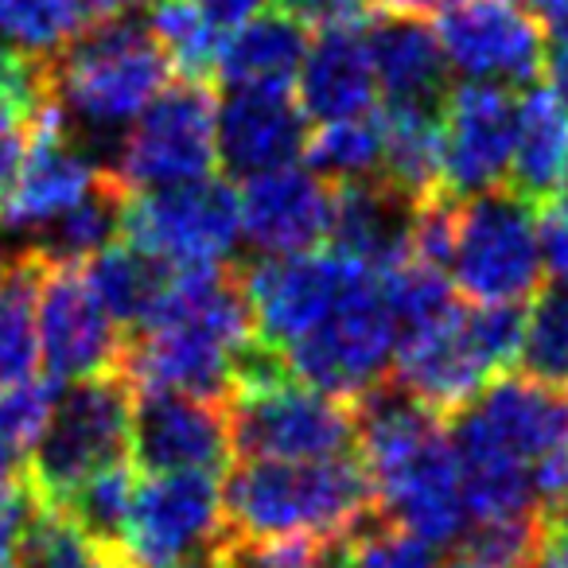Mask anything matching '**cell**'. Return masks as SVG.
I'll return each mask as SVG.
<instances>
[{
	"instance_id": "obj_1",
	"label": "cell",
	"mask_w": 568,
	"mask_h": 568,
	"mask_svg": "<svg viewBox=\"0 0 568 568\" xmlns=\"http://www.w3.org/2000/svg\"><path fill=\"white\" fill-rule=\"evenodd\" d=\"M253 339V308L242 265L172 268L164 293L141 332L125 335L121 366L133 389H175L222 402L230 371Z\"/></svg>"
},
{
	"instance_id": "obj_2",
	"label": "cell",
	"mask_w": 568,
	"mask_h": 568,
	"mask_svg": "<svg viewBox=\"0 0 568 568\" xmlns=\"http://www.w3.org/2000/svg\"><path fill=\"white\" fill-rule=\"evenodd\" d=\"M355 444L382 521L433 549L464 537L467 506L444 417L386 378L355 402Z\"/></svg>"
},
{
	"instance_id": "obj_3",
	"label": "cell",
	"mask_w": 568,
	"mask_h": 568,
	"mask_svg": "<svg viewBox=\"0 0 568 568\" xmlns=\"http://www.w3.org/2000/svg\"><path fill=\"white\" fill-rule=\"evenodd\" d=\"M226 526L253 537L339 541L378 518L374 487L358 456L245 459L222 487Z\"/></svg>"
},
{
	"instance_id": "obj_4",
	"label": "cell",
	"mask_w": 568,
	"mask_h": 568,
	"mask_svg": "<svg viewBox=\"0 0 568 568\" xmlns=\"http://www.w3.org/2000/svg\"><path fill=\"white\" fill-rule=\"evenodd\" d=\"M172 63L152 40L149 24L133 17L94 20L51 63V102L67 121L98 129L133 125L144 105L168 87Z\"/></svg>"
},
{
	"instance_id": "obj_5",
	"label": "cell",
	"mask_w": 568,
	"mask_h": 568,
	"mask_svg": "<svg viewBox=\"0 0 568 568\" xmlns=\"http://www.w3.org/2000/svg\"><path fill=\"white\" fill-rule=\"evenodd\" d=\"M133 386L125 374H98L59 389L48 425L24 459V479L40 506H63L90 475L121 464L129 452Z\"/></svg>"
},
{
	"instance_id": "obj_6",
	"label": "cell",
	"mask_w": 568,
	"mask_h": 568,
	"mask_svg": "<svg viewBox=\"0 0 568 568\" xmlns=\"http://www.w3.org/2000/svg\"><path fill=\"white\" fill-rule=\"evenodd\" d=\"M397 351V324L386 304L382 273L363 268L343 301L296 343L281 351L293 378L335 394L343 402H358L366 389L389 378Z\"/></svg>"
},
{
	"instance_id": "obj_7",
	"label": "cell",
	"mask_w": 568,
	"mask_h": 568,
	"mask_svg": "<svg viewBox=\"0 0 568 568\" xmlns=\"http://www.w3.org/2000/svg\"><path fill=\"white\" fill-rule=\"evenodd\" d=\"M452 281L475 304H526L541 288L534 203L510 187H490L464 199L456 214Z\"/></svg>"
},
{
	"instance_id": "obj_8",
	"label": "cell",
	"mask_w": 568,
	"mask_h": 568,
	"mask_svg": "<svg viewBox=\"0 0 568 568\" xmlns=\"http://www.w3.org/2000/svg\"><path fill=\"white\" fill-rule=\"evenodd\" d=\"M219 168V98L211 82L175 79L144 105L110 168L129 195L206 180Z\"/></svg>"
},
{
	"instance_id": "obj_9",
	"label": "cell",
	"mask_w": 568,
	"mask_h": 568,
	"mask_svg": "<svg viewBox=\"0 0 568 568\" xmlns=\"http://www.w3.org/2000/svg\"><path fill=\"white\" fill-rule=\"evenodd\" d=\"M230 448L242 459H327L355 444V402L284 378L222 397Z\"/></svg>"
},
{
	"instance_id": "obj_10",
	"label": "cell",
	"mask_w": 568,
	"mask_h": 568,
	"mask_svg": "<svg viewBox=\"0 0 568 568\" xmlns=\"http://www.w3.org/2000/svg\"><path fill=\"white\" fill-rule=\"evenodd\" d=\"M222 534L226 514L214 475H152L149 483H136L121 552L133 568H203Z\"/></svg>"
},
{
	"instance_id": "obj_11",
	"label": "cell",
	"mask_w": 568,
	"mask_h": 568,
	"mask_svg": "<svg viewBox=\"0 0 568 568\" xmlns=\"http://www.w3.org/2000/svg\"><path fill=\"white\" fill-rule=\"evenodd\" d=\"M237 234H242L237 191L214 175L129 195L125 230H121L125 242L172 268L214 265L230 257Z\"/></svg>"
},
{
	"instance_id": "obj_12",
	"label": "cell",
	"mask_w": 568,
	"mask_h": 568,
	"mask_svg": "<svg viewBox=\"0 0 568 568\" xmlns=\"http://www.w3.org/2000/svg\"><path fill=\"white\" fill-rule=\"evenodd\" d=\"M36 332H40L43 374L55 382L98 378V374H113L121 366L125 335L110 320V312L98 304L82 265L40 261Z\"/></svg>"
},
{
	"instance_id": "obj_13",
	"label": "cell",
	"mask_w": 568,
	"mask_h": 568,
	"mask_svg": "<svg viewBox=\"0 0 568 568\" xmlns=\"http://www.w3.org/2000/svg\"><path fill=\"white\" fill-rule=\"evenodd\" d=\"M444 59L467 82L534 87L545 71V32L526 0H456L440 12Z\"/></svg>"
},
{
	"instance_id": "obj_14",
	"label": "cell",
	"mask_w": 568,
	"mask_h": 568,
	"mask_svg": "<svg viewBox=\"0 0 568 568\" xmlns=\"http://www.w3.org/2000/svg\"><path fill=\"white\" fill-rule=\"evenodd\" d=\"M363 268L366 265L343 253H293V257H265L242 268L245 296L253 308V335L284 351L343 301Z\"/></svg>"
},
{
	"instance_id": "obj_15",
	"label": "cell",
	"mask_w": 568,
	"mask_h": 568,
	"mask_svg": "<svg viewBox=\"0 0 568 568\" xmlns=\"http://www.w3.org/2000/svg\"><path fill=\"white\" fill-rule=\"evenodd\" d=\"M518 98L495 82L452 87L440 105V191L471 199L503 187L514 152Z\"/></svg>"
},
{
	"instance_id": "obj_16",
	"label": "cell",
	"mask_w": 568,
	"mask_h": 568,
	"mask_svg": "<svg viewBox=\"0 0 568 568\" xmlns=\"http://www.w3.org/2000/svg\"><path fill=\"white\" fill-rule=\"evenodd\" d=\"M129 452L149 475L226 471L234 459L226 409L211 397L175 394V389H133Z\"/></svg>"
},
{
	"instance_id": "obj_17",
	"label": "cell",
	"mask_w": 568,
	"mask_h": 568,
	"mask_svg": "<svg viewBox=\"0 0 568 568\" xmlns=\"http://www.w3.org/2000/svg\"><path fill=\"white\" fill-rule=\"evenodd\" d=\"M98 175H102V168L82 149L79 133L63 118V110L51 102L36 121L17 180L0 199V230L4 234H36L55 214L79 203L94 187Z\"/></svg>"
},
{
	"instance_id": "obj_18",
	"label": "cell",
	"mask_w": 568,
	"mask_h": 568,
	"mask_svg": "<svg viewBox=\"0 0 568 568\" xmlns=\"http://www.w3.org/2000/svg\"><path fill=\"white\" fill-rule=\"evenodd\" d=\"M389 378L436 417H456L495 382V374L475 351L467 335V308L459 304L452 316L397 335Z\"/></svg>"
},
{
	"instance_id": "obj_19",
	"label": "cell",
	"mask_w": 568,
	"mask_h": 568,
	"mask_svg": "<svg viewBox=\"0 0 568 568\" xmlns=\"http://www.w3.org/2000/svg\"><path fill=\"white\" fill-rule=\"evenodd\" d=\"M237 219L250 245L268 257L312 253L327 237L332 222V187L316 172L284 164L250 175L237 191Z\"/></svg>"
},
{
	"instance_id": "obj_20",
	"label": "cell",
	"mask_w": 568,
	"mask_h": 568,
	"mask_svg": "<svg viewBox=\"0 0 568 568\" xmlns=\"http://www.w3.org/2000/svg\"><path fill=\"white\" fill-rule=\"evenodd\" d=\"M308 144V113L288 87H242L219 105V164L230 175H261L293 164Z\"/></svg>"
},
{
	"instance_id": "obj_21",
	"label": "cell",
	"mask_w": 568,
	"mask_h": 568,
	"mask_svg": "<svg viewBox=\"0 0 568 568\" xmlns=\"http://www.w3.org/2000/svg\"><path fill=\"white\" fill-rule=\"evenodd\" d=\"M417 199L397 191L389 180H355L332 187V222L327 237L335 253L358 261V265L386 273V268L409 261V234Z\"/></svg>"
},
{
	"instance_id": "obj_22",
	"label": "cell",
	"mask_w": 568,
	"mask_h": 568,
	"mask_svg": "<svg viewBox=\"0 0 568 568\" xmlns=\"http://www.w3.org/2000/svg\"><path fill=\"white\" fill-rule=\"evenodd\" d=\"M483 433L503 444L510 456L534 467L537 459L568 448V389L545 386L537 378H495L471 405H467Z\"/></svg>"
},
{
	"instance_id": "obj_23",
	"label": "cell",
	"mask_w": 568,
	"mask_h": 568,
	"mask_svg": "<svg viewBox=\"0 0 568 568\" xmlns=\"http://www.w3.org/2000/svg\"><path fill=\"white\" fill-rule=\"evenodd\" d=\"M301 110L316 121L363 118L378 102V74H374L366 28H332L308 43L301 63Z\"/></svg>"
},
{
	"instance_id": "obj_24",
	"label": "cell",
	"mask_w": 568,
	"mask_h": 568,
	"mask_svg": "<svg viewBox=\"0 0 568 568\" xmlns=\"http://www.w3.org/2000/svg\"><path fill=\"white\" fill-rule=\"evenodd\" d=\"M366 43H371L374 74H378V90L386 102L444 105L452 90V67L428 20L378 12L366 24Z\"/></svg>"
},
{
	"instance_id": "obj_25",
	"label": "cell",
	"mask_w": 568,
	"mask_h": 568,
	"mask_svg": "<svg viewBox=\"0 0 568 568\" xmlns=\"http://www.w3.org/2000/svg\"><path fill=\"white\" fill-rule=\"evenodd\" d=\"M565 172H568V110L557 102L552 90L534 87L526 98H518L506 187L526 199V203L541 206L549 199H557Z\"/></svg>"
},
{
	"instance_id": "obj_26",
	"label": "cell",
	"mask_w": 568,
	"mask_h": 568,
	"mask_svg": "<svg viewBox=\"0 0 568 568\" xmlns=\"http://www.w3.org/2000/svg\"><path fill=\"white\" fill-rule=\"evenodd\" d=\"M308 51V28L284 12H257L253 20L226 32L214 67V82L230 90L242 87H288Z\"/></svg>"
},
{
	"instance_id": "obj_27",
	"label": "cell",
	"mask_w": 568,
	"mask_h": 568,
	"mask_svg": "<svg viewBox=\"0 0 568 568\" xmlns=\"http://www.w3.org/2000/svg\"><path fill=\"white\" fill-rule=\"evenodd\" d=\"M125 206L129 191L110 168H102V175L94 180V187L79 199L74 206H67L63 214L40 226L28 242V253L48 265H87L94 253H102L105 245H113L125 230Z\"/></svg>"
},
{
	"instance_id": "obj_28",
	"label": "cell",
	"mask_w": 568,
	"mask_h": 568,
	"mask_svg": "<svg viewBox=\"0 0 568 568\" xmlns=\"http://www.w3.org/2000/svg\"><path fill=\"white\" fill-rule=\"evenodd\" d=\"M82 273H87L98 304L110 312L113 324L125 335H133L141 332L144 320L156 308L168 276H172V265H164V261H156L152 253L136 250L133 242L121 237V242L105 245L102 253H94L82 265Z\"/></svg>"
},
{
	"instance_id": "obj_29",
	"label": "cell",
	"mask_w": 568,
	"mask_h": 568,
	"mask_svg": "<svg viewBox=\"0 0 568 568\" xmlns=\"http://www.w3.org/2000/svg\"><path fill=\"white\" fill-rule=\"evenodd\" d=\"M382 121V180L409 199L440 191V105L386 102Z\"/></svg>"
},
{
	"instance_id": "obj_30",
	"label": "cell",
	"mask_w": 568,
	"mask_h": 568,
	"mask_svg": "<svg viewBox=\"0 0 568 568\" xmlns=\"http://www.w3.org/2000/svg\"><path fill=\"white\" fill-rule=\"evenodd\" d=\"M36 281L40 261L20 250L0 288V389L40 378V332H36Z\"/></svg>"
},
{
	"instance_id": "obj_31",
	"label": "cell",
	"mask_w": 568,
	"mask_h": 568,
	"mask_svg": "<svg viewBox=\"0 0 568 568\" xmlns=\"http://www.w3.org/2000/svg\"><path fill=\"white\" fill-rule=\"evenodd\" d=\"M17 568H133L118 545L98 541L63 506L36 503L20 537Z\"/></svg>"
},
{
	"instance_id": "obj_32",
	"label": "cell",
	"mask_w": 568,
	"mask_h": 568,
	"mask_svg": "<svg viewBox=\"0 0 568 568\" xmlns=\"http://www.w3.org/2000/svg\"><path fill=\"white\" fill-rule=\"evenodd\" d=\"M144 24H149L152 40L168 55L172 71H180V79L211 82L214 87V67H219V51L226 32H219L199 12L195 0H149Z\"/></svg>"
},
{
	"instance_id": "obj_33",
	"label": "cell",
	"mask_w": 568,
	"mask_h": 568,
	"mask_svg": "<svg viewBox=\"0 0 568 568\" xmlns=\"http://www.w3.org/2000/svg\"><path fill=\"white\" fill-rule=\"evenodd\" d=\"M308 172H316L327 187L382 175V121L378 113L363 118L324 121L304 144Z\"/></svg>"
},
{
	"instance_id": "obj_34",
	"label": "cell",
	"mask_w": 568,
	"mask_h": 568,
	"mask_svg": "<svg viewBox=\"0 0 568 568\" xmlns=\"http://www.w3.org/2000/svg\"><path fill=\"white\" fill-rule=\"evenodd\" d=\"M90 24L79 0H9L0 12V43L36 63H55Z\"/></svg>"
},
{
	"instance_id": "obj_35",
	"label": "cell",
	"mask_w": 568,
	"mask_h": 568,
	"mask_svg": "<svg viewBox=\"0 0 568 568\" xmlns=\"http://www.w3.org/2000/svg\"><path fill=\"white\" fill-rule=\"evenodd\" d=\"M518 363L529 378L568 389V284H541L526 304Z\"/></svg>"
},
{
	"instance_id": "obj_36",
	"label": "cell",
	"mask_w": 568,
	"mask_h": 568,
	"mask_svg": "<svg viewBox=\"0 0 568 568\" xmlns=\"http://www.w3.org/2000/svg\"><path fill=\"white\" fill-rule=\"evenodd\" d=\"M324 568H440V560L428 541L371 518L355 534L327 545Z\"/></svg>"
},
{
	"instance_id": "obj_37",
	"label": "cell",
	"mask_w": 568,
	"mask_h": 568,
	"mask_svg": "<svg viewBox=\"0 0 568 568\" xmlns=\"http://www.w3.org/2000/svg\"><path fill=\"white\" fill-rule=\"evenodd\" d=\"M133 495H136V471L121 459V464H110L105 471L90 475V479L67 498L63 510L71 514L87 534H94L98 541L118 545L121 549V534H125L129 510H133Z\"/></svg>"
},
{
	"instance_id": "obj_38",
	"label": "cell",
	"mask_w": 568,
	"mask_h": 568,
	"mask_svg": "<svg viewBox=\"0 0 568 568\" xmlns=\"http://www.w3.org/2000/svg\"><path fill=\"white\" fill-rule=\"evenodd\" d=\"M327 545L316 537H253L226 526L203 568H324Z\"/></svg>"
},
{
	"instance_id": "obj_39",
	"label": "cell",
	"mask_w": 568,
	"mask_h": 568,
	"mask_svg": "<svg viewBox=\"0 0 568 568\" xmlns=\"http://www.w3.org/2000/svg\"><path fill=\"white\" fill-rule=\"evenodd\" d=\"M276 12L301 28L332 32V28H366L374 17L371 0H276Z\"/></svg>"
},
{
	"instance_id": "obj_40",
	"label": "cell",
	"mask_w": 568,
	"mask_h": 568,
	"mask_svg": "<svg viewBox=\"0 0 568 568\" xmlns=\"http://www.w3.org/2000/svg\"><path fill=\"white\" fill-rule=\"evenodd\" d=\"M36 113L20 110L17 102L0 94V199L9 191V183L17 180V168L24 160V149L32 141V129H36Z\"/></svg>"
},
{
	"instance_id": "obj_41",
	"label": "cell",
	"mask_w": 568,
	"mask_h": 568,
	"mask_svg": "<svg viewBox=\"0 0 568 568\" xmlns=\"http://www.w3.org/2000/svg\"><path fill=\"white\" fill-rule=\"evenodd\" d=\"M537 253L552 276L568 281V203L549 199L537 214Z\"/></svg>"
},
{
	"instance_id": "obj_42",
	"label": "cell",
	"mask_w": 568,
	"mask_h": 568,
	"mask_svg": "<svg viewBox=\"0 0 568 568\" xmlns=\"http://www.w3.org/2000/svg\"><path fill=\"white\" fill-rule=\"evenodd\" d=\"M195 4L219 32H234L237 24H245L265 9V0H195Z\"/></svg>"
},
{
	"instance_id": "obj_43",
	"label": "cell",
	"mask_w": 568,
	"mask_h": 568,
	"mask_svg": "<svg viewBox=\"0 0 568 568\" xmlns=\"http://www.w3.org/2000/svg\"><path fill=\"white\" fill-rule=\"evenodd\" d=\"M541 32L549 36L557 48H568V0H529Z\"/></svg>"
},
{
	"instance_id": "obj_44",
	"label": "cell",
	"mask_w": 568,
	"mask_h": 568,
	"mask_svg": "<svg viewBox=\"0 0 568 568\" xmlns=\"http://www.w3.org/2000/svg\"><path fill=\"white\" fill-rule=\"evenodd\" d=\"M526 568H568V529L545 526L541 541H537V549Z\"/></svg>"
},
{
	"instance_id": "obj_45",
	"label": "cell",
	"mask_w": 568,
	"mask_h": 568,
	"mask_svg": "<svg viewBox=\"0 0 568 568\" xmlns=\"http://www.w3.org/2000/svg\"><path fill=\"white\" fill-rule=\"evenodd\" d=\"M374 12H386V17H417V20H428V17H440L448 4L456 0H371Z\"/></svg>"
},
{
	"instance_id": "obj_46",
	"label": "cell",
	"mask_w": 568,
	"mask_h": 568,
	"mask_svg": "<svg viewBox=\"0 0 568 568\" xmlns=\"http://www.w3.org/2000/svg\"><path fill=\"white\" fill-rule=\"evenodd\" d=\"M79 4L87 9L90 20H110V17H129V12L149 4V0H79Z\"/></svg>"
},
{
	"instance_id": "obj_47",
	"label": "cell",
	"mask_w": 568,
	"mask_h": 568,
	"mask_svg": "<svg viewBox=\"0 0 568 568\" xmlns=\"http://www.w3.org/2000/svg\"><path fill=\"white\" fill-rule=\"evenodd\" d=\"M545 71L552 74V94L557 102L568 110V48H557L549 59H545Z\"/></svg>"
},
{
	"instance_id": "obj_48",
	"label": "cell",
	"mask_w": 568,
	"mask_h": 568,
	"mask_svg": "<svg viewBox=\"0 0 568 568\" xmlns=\"http://www.w3.org/2000/svg\"><path fill=\"white\" fill-rule=\"evenodd\" d=\"M448 568H503V565H490V560H479V557H467V552H459V557L448 560Z\"/></svg>"
},
{
	"instance_id": "obj_49",
	"label": "cell",
	"mask_w": 568,
	"mask_h": 568,
	"mask_svg": "<svg viewBox=\"0 0 568 568\" xmlns=\"http://www.w3.org/2000/svg\"><path fill=\"white\" fill-rule=\"evenodd\" d=\"M9 265H12V257H4V253H0V288H4V276H9Z\"/></svg>"
},
{
	"instance_id": "obj_50",
	"label": "cell",
	"mask_w": 568,
	"mask_h": 568,
	"mask_svg": "<svg viewBox=\"0 0 568 568\" xmlns=\"http://www.w3.org/2000/svg\"><path fill=\"white\" fill-rule=\"evenodd\" d=\"M557 199H560V203H568V172H565V180H560V191H557Z\"/></svg>"
}]
</instances>
